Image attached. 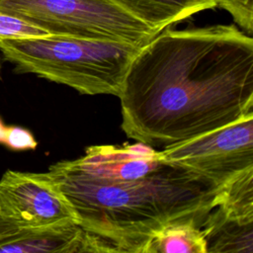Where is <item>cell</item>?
<instances>
[{
	"label": "cell",
	"instance_id": "6da1fadb",
	"mask_svg": "<svg viewBox=\"0 0 253 253\" xmlns=\"http://www.w3.org/2000/svg\"><path fill=\"white\" fill-rule=\"evenodd\" d=\"M122 129L164 148L253 114V39L234 25L166 28L139 48L119 95Z\"/></svg>",
	"mask_w": 253,
	"mask_h": 253
},
{
	"label": "cell",
	"instance_id": "7a4b0ae2",
	"mask_svg": "<svg viewBox=\"0 0 253 253\" xmlns=\"http://www.w3.org/2000/svg\"><path fill=\"white\" fill-rule=\"evenodd\" d=\"M46 173L73 208L77 224L101 242L104 252L146 253L153 236L169 223L203 226L221 190L164 161L146 174L111 180L76 174L59 162Z\"/></svg>",
	"mask_w": 253,
	"mask_h": 253
},
{
	"label": "cell",
	"instance_id": "3957f363",
	"mask_svg": "<svg viewBox=\"0 0 253 253\" xmlns=\"http://www.w3.org/2000/svg\"><path fill=\"white\" fill-rule=\"evenodd\" d=\"M140 47L58 35L0 41V51L19 72L67 85L80 94L117 97Z\"/></svg>",
	"mask_w": 253,
	"mask_h": 253
},
{
	"label": "cell",
	"instance_id": "277c9868",
	"mask_svg": "<svg viewBox=\"0 0 253 253\" xmlns=\"http://www.w3.org/2000/svg\"><path fill=\"white\" fill-rule=\"evenodd\" d=\"M0 10L49 35L143 46L159 33L111 0H0Z\"/></svg>",
	"mask_w": 253,
	"mask_h": 253
},
{
	"label": "cell",
	"instance_id": "5b68a950",
	"mask_svg": "<svg viewBox=\"0 0 253 253\" xmlns=\"http://www.w3.org/2000/svg\"><path fill=\"white\" fill-rule=\"evenodd\" d=\"M161 159L219 188L253 169V114L191 139L166 146Z\"/></svg>",
	"mask_w": 253,
	"mask_h": 253
},
{
	"label": "cell",
	"instance_id": "8992f818",
	"mask_svg": "<svg viewBox=\"0 0 253 253\" xmlns=\"http://www.w3.org/2000/svg\"><path fill=\"white\" fill-rule=\"evenodd\" d=\"M0 212L20 228L77 223L73 208L46 172H4Z\"/></svg>",
	"mask_w": 253,
	"mask_h": 253
},
{
	"label": "cell",
	"instance_id": "52a82bcc",
	"mask_svg": "<svg viewBox=\"0 0 253 253\" xmlns=\"http://www.w3.org/2000/svg\"><path fill=\"white\" fill-rule=\"evenodd\" d=\"M92 252L90 234L77 223L23 227L0 238V253Z\"/></svg>",
	"mask_w": 253,
	"mask_h": 253
},
{
	"label": "cell",
	"instance_id": "ba28073f",
	"mask_svg": "<svg viewBox=\"0 0 253 253\" xmlns=\"http://www.w3.org/2000/svg\"><path fill=\"white\" fill-rule=\"evenodd\" d=\"M201 228L207 253H253V220L228 215L215 207Z\"/></svg>",
	"mask_w": 253,
	"mask_h": 253
},
{
	"label": "cell",
	"instance_id": "9c48e42d",
	"mask_svg": "<svg viewBox=\"0 0 253 253\" xmlns=\"http://www.w3.org/2000/svg\"><path fill=\"white\" fill-rule=\"evenodd\" d=\"M153 30L161 32L204 10L214 7L202 0H111Z\"/></svg>",
	"mask_w": 253,
	"mask_h": 253
},
{
	"label": "cell",
	"instance_id": "30bf717a",
	"mask_svg": "<svg viewBox=\"0 0 253 253\" xmlns=\"http://www.w3.org/2000/svg\"><path fill=\"white\" fill-rule=\"evenodd\" d=\"M201 227L195 221L169 223L153 236L146 253H207Z\"/></svg>",
	"mask_w": 253,
	"mask_h": 253
},
{
	"label": "cell",
	"instance_id": "8fae6325",
	"mask_svg": "<svg viewBox=\"0 0 253 253\" xmlns=\"http://www.w3.org/2000/svg\"><path fill=\"white\" fill-rule=\"evenodd\" d=\"M216 207L228 215L253 220V169L241 173L221 188Z\"/></svg>",
	"mask_w": 253,
	"mask_h": 253
},
{
	"label": "cell",
	"instance_id": "7c38bea8",
	"mask_svg": "<svg viewBox=\"0 0 253 253\" xmlns=\"http://www.w3.org/2000/svg\"><path fill=\"white\" fill-rule=\"evenodd\" d=\"M49 35L25 20L0 10V41L17 40Z\"/></svg>",
	"mask_w": 253,
	"mask_h": 253
},
{
	"label": "cell",
	"instance_id": "4fadbf2b",
	"mask_svg": "<svg viewBox=\"0 0 253 253\" xmlns=\"http://www.w3.org/2000/svg\"><path fill=\"white\" fill-rule=\"evenodd\" d=\"M217 7L227 11L247 35L253 32V0H216Z\"/></svg>",
	"mask_w": 253,
	"mask_h": 253
},
{
	"label": "cell",
	"instance_id": "5bb4252c",
	"mask_svg": "<svg viewBox=\"0 0 253 253\" xmlns=\"http://www.w3.org/2000/svg\"><path fill=\"white\" fill-rule=\"evenodd\" d=\"M9 142L13 147L19 149H34L37 146V141L33 135L29 131L21 128L10 130Z\"/></svg>",
	"mask_w": 253,
	"mask_h": 253
},
{
	"label": "cell",
	"instance_id": "9a60e30c",
	"mask_svg": "<svg viewBox=\"0 0 253 253\" xmlns=\"http://www.w3.org/2000/svg\"><path fill=\"white\" fill-rule=\"evenodd\" d=\"M20 227L15 222H13L0 212V238L14 233Z\"/></svg>",
	"mask_w": 253,
	"mask_h": 253
},
{
	"label": "cell",
	"instance_id": "2e32d148",
	"mask_svg": "<svg viewBox=\"0 0 253 253\" xmlns=\"http://www.w3.org/2000/svg\"><path fill=\"white\" fill-rule=\"evenodd\" d=\"M202 1H205V2H208L210 3L211 5H212L214 8L217 7V4H216V0H202Z\"/></svg>",
	"mask_w": 253,
	"mask_h": 253
},
{
	"label": "cell",
	"instance_id": "e0dca14e",
	"mask_svg": "<svg viewBox=\"0 0 253 253\" xmlns=\"http://www.w3.org/2000/svg\"><path fill=\"white\" fill-rule=\"evenodd\" d=\"M0 70H1V61H0Z\"/></svg>",
	"mask_w": 253,
	"mask_h": 253
}]
</instances>
